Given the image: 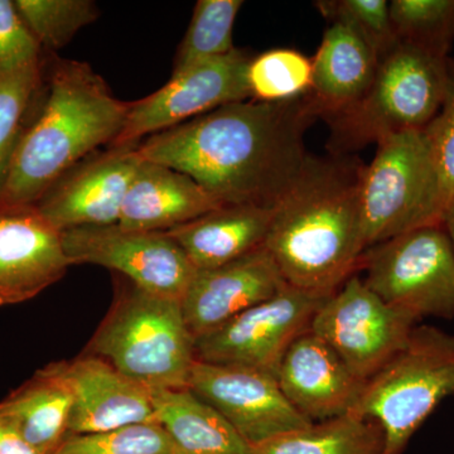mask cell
<instances>
[{
    "label": "cell",
    "mask_w": 454,
    "mask_h": 454,
    "mask_svg": "<svg viewBox=\"0 0 454 454\" xmlns=\"http://www.w3.org/2000/svg\"><path fill=\"white\" fill-rule=\"evenodd\" d=\"M303 98L227 104L136 145L142 160L190 176L223 205L274 208L297 181L316 121Z\"/></svg>",
    "instance_id": "obj_1"
},
{
    "label": "cell",
    "mask_w": 454,
    "mask_h": 454,
    "mask_svg": "<svg viewBox=\"0 0 454 454\" xmlns=\"http://www.w3.org/2000/svg\"><path fill=\"white\" fill-rule=\"evenodd\" d=\"M364 167L346 155H309L274 207L264 247L289 286L331 295L360 267L366 252Z\"/></svg>",
    "instance_id": "obj_2"
},
{
    "label": "cell",
    "mask_w": 454,
    "mask_h": 454,
    "mask_svg": "<svg viewBox=\"0 0 454 454\" xmlns=\"http://www.w3.org/2000/svg\"><path fill=\"white\" fill-rule=\"evenodd\" d=\"M49 55L37 114L18 146L0 206H33L68 169L109 146L130 103L85 62Z\"/></svg>",
    "instance_id": "obj_3"
},
{
    "label": "cell",
    "mask_w": 454,
    "mask_h": 454,
    "mask_svg": "<svg viewBox=\"0 0 454 454\" xmlns=\"http://www.w3.org/2000/svg\"><path fill=\"white\" fill-rule=\"evenodd\" d=\"M85 354L103 358L151 390L186 389L196 363L195 339L181 301L146 292L128 279Z\"/></svg>",
    "instance_id": "obj_4"
},
{
    "label": "cell",
    "mask_w": 454,
    "mask_h": 454,
    "mask_svg": "<svg viewBox=\"0 0 454 454\" xmlns=\"http://www.w3.org/2000/svg\"><path fill=\"white\" fill-rule=\"evenodd\" d=\"M448 61L400 42L379 62L364 97L325 121L331 154H351L402 131L424 130L443 103Z\"/></svg>",
    "instance_id": "obj_5"
},
{
    "label": "cell",
    "mask_w": 454,
    "mask_h": 454,
    "mask_svg": "<svg viewBox=\"0 0 454 454\" xmlns=\"http://www.w3.org/2000/svg\"><path fill=\"white\" fill-rule=\"evenodd\" d=\"M450 395L454 334L433 325H415L404 348L366 382L351 413L380 427L382 454H403L414 433Z\"/></svg>",
    "instance_id": "obj_6"
},
{
    "label": "cell",
    "mask_w": 454,
    "mask_h": 454,
    "mask_svg": "<svg viewBox=\"0 0 454 454\" xmlns=\"http://www.w3.org/2000/svg\"><path fill=\"white\" fill-rule=\"evenodd\" d=\"M361 206L366 250L420 227L443 225L437 167L424 130H406L378 143L364 167Z\"/></svg>",
    "instance_id": "obj_7"
},
{
    "label": "cell",
    "mask_w": 454,
    "mask_h": 454,
    "mask_svg": "<svg viewBox=\"0 0 454 454\" xmlns=\"http://www.w3.org/2000/svg\"><path fill=\"white\" fill-rule=\"evenodd\" d=\"M364 283L390 306L454 318V252L443 225L420 227L369 247Z\"/></svg>",
    "instance_id": "obj_8"
},
{
    "label": "cell",
    "mask_w": 454,
    "mask_h": 454,
    "mask_svg": "<svg viewBox=\"0 0 454 454\" xmlns=\"http://www.w3.org/2000/svg\"><path fill=\"white\" fill-rule=\"evenodd\" d=\"M419 317L390 306L357 276L349 277L317 310L309 331L324 340L361 381L399 354Z\"/></svg>",
    "instance_id": "obj_9"
},
{
    "label": "cell",
    "mask_w": 454,
    "mask_h": 454,
    "mask_svg": "<svg viewBox=\"0 0 454 454\" xmlns=\"http://www.w3.org/2000/svg\"><path fill=\"white\" fill-rule=\"evenodd\" d=\"M328 297L286 284L273 297L197 337L196 360L278 376L286 349L309 330Z\"/></svg>",
    "instance_id": "obj_10"
},
{
    "label": "cell",
    "mask_w": 454,
    "mask_h": 454,
    "mask_svg": "<svg viewBox=\"0 0 454 454\" xmlns=\"http://www.w3.org/2000/svg\"><path fill=\"white\" fill-rule=\"evenodd\" d=\"M252 55L235 49L172 74L158 91L130 103L113 148H136L148 137L178 127L227 104L250 100L247 73Z\"/></svg>",
    "instance_id": "obj_11"
},
{
    "label": "cell",
    "mask_w": 454,
    "mask_h": 454,
    "mask_svg": "<svg viewBox=\"0 0 454 454\" xmlns=\"http://www.w3.org/2000/svg\"><path fill=\"white\" fill-rule=\"evenodd\" d=\"M71 265L94 264L121 273L146 292L182 301L196 269L163 231L121 225L86 226L62 232Z\"/></svg>",
    "instance_id": "obj_12"
},
{
    "label": "cell",
    "mask_w": 454,
    "mask_h": 454,
    "mask_svg": "<svg viewBox=\"0 0 454 454\" xmlns=\"http://www.w3.org/2000/svg\"><path fill=\"white\" fill-rule=\"evenodd\" d=\"M188 389L216 409L250 446L312 423L289 403L271 373L196 360Z\"/></svg>",
    "instance_id": "obj_13"
},
{
    "label": "cell",
    "mask_w": 454,
    "mask_h": 454,
    "mask_svg": "<svg viewBox=\"0 0 454 454\" xmlns=\"http://www.w3.org/2000/svg\"><path fill=\"white\" fill-rule=\"evenodd\" d=\"M139 163L136 148L106 146L68 169L33 206L61 232L116 225Z\"/></svg>",
    "instance_id": "obj_14"
},
{
    "label": "cell",
    "mask_w": 454,
    "mask_h": 454,
    "mask_svg": "<svg viewBox=\"0 0 454 454\" xmlns=\"http://www.w3.org/2000/svg\"><path fill=\"white\" fill-rule=\"evenodd\" d=\"M70 267L62 232L35 206H0V306L32 300Z\"/></svg>",
    "instance_id": "obj_15"
},
{
    "label": "cell",
    "mask_w": 454,
    "mask_h": 454,
    "mask_svg": "<svg viewBox=\"0 0 454 454\" xmlns=\"http://www.w3.org/2000/svg\"><path fill=\"white\" fill-rule=\"evenodd\" d=\"M286 280L273 256L259 247L221 267L196 270L181 301L193 339L276 295Z\"/></svg>",
    "instance_id": "obj_16"
},
{
    "label": "cell",
    "mask_w": 454,
    "mask_h": 454,
    "mask_svg": "<svg viewBox=\"0 0 454 454\" xmlns=\"http://www.w3.org/2000/svg\"><path fill=\"white\" fill-rule=\"evenodd\" d=\"M277 378L289 403L312 423L351 413L366 384L309 330L286 349Z\"/></svg>",
    "instance_id": "obj_17"
},
{
    "label": "cell",
    "mask_w": 454,
    "mask_h": 454,
    "mask_svg": "<svg viewBox=\"0 0 454 454\" xmlns=\"http://www.w3.org/2000/svg\"><path fill=\"white\" fill-rule=\"evenodd\" d=\"M67 375L74 391L70 435L157 422L152 390L103 358L85 354L67 361Z\"/></svg>",
    "instance_id": "obj_18"
},
{
    "label": "cell",
    "mask_w": 454,
    "mask_h": 454,
    "mask_svg": "<svg viewBox=\"0 0 454 454\" xmlns=\"http://www.w3.org/2000/svg\"><path fill=\"white\" fill-rule=\"evenodd\" d=\"M223 206L195 179L164 164L140 158L118 225L142 231H168Z\"/></svg>",
    "instance_id": "obj_19"
},
{
    "label": "cell",
    "mask_w": 454,
    "mask_h": 454,
    "mask_svg": "<svg viewBox=\"0 0 454 454\" xmlns=\"http://www.w3.org/2000/svg\"><path fill=\"white\" fill-rule=\"evenodd\" d=\"M378 61L348 27L333 23L312 57V85L304 100L328 121L356 104L372 85Z\"/></svg>",
    "instance_id": "obj_20"
},
{
    "label": "cell",
    "mask_w": 454,
    "mask_h": 454,
    "mask_svg": "<svg viewBox=\"0 0 454 454\" xmlns=\"http://www.w3.org/2000/svg\"><path fill=\"white\" fill-rule=\"evenodd\" d=\"M274 208L223 205L166 232L196 270L221 267L264 247Z\"/></svg>",
    "instance_id": "obj_21"
},
{
    "label": "cell",
    "mask_w": 454,
    "mask_h": 454,
    "mask_svg": "<svg viewBox=\"0 0 454 454\" xmlns=\"http://www.w3.org/2000/svg\"><path fill=\"white\" fill-rule=\"evenodd\" d=\"M74 391L67 361L52 363L0 402V417L42 454H55L70 437Z\"/></svg>",
    "instance_id": "obj_22"
},
{
    "label": "cell",
    "mask_w": 454,
    "mask_h": 454,
    "mask_svg": "<svg viewBox=\"0 0 454 454\" xmlns=\"http://www.w3.org/2000/svg\"><path fill=\"white\" fill-rule=\"evenodd\" d=\"M155 419L182 454H253L225 418L186 389L152 390Z\"/></svg>",
    "instance_id": "obj_23"
},
{
    "label": "cell",
    "mask_w": 454,
    "mask_h": 454,
    "mask_svg": "<svg viewBox=\"0 0 454 454\" xmlns=\"http://www.w3.org/2000/svg\"><path fill=\"white\" fill-rule=\"evenodd\" d=\"M252 450L253 454H382L384 434L373 420L348 413L277 435Z\"/></svg>",
    "instance_id": "obj_24"
},
{
    "label": "cell",
    "mask_w": 454,
    "mask_h": 454,
    "mask_svg": "<svg viewBox=\"0 0 454 454\" xmlns=\"http://www.w3.org/2000/svg\"><path fill=\"white\" fill-rule=\"evenodd\" d=\"M46 64L47 59L38 67L0 80V196L20 140L40 107Z\"/></svg>",
    "instance_id": "obj_25"
},
{
    "label": "cell",
    "mask_w": 454,
    "mask_h": 454,
    "mask_svg": "<svg viewBox=\"0 0 454 454\" xmlns=\"http://www.w3.org/2000/svg\"><path fill=\"white\" fill-rule=\"evenodd\" d=\"M243 4L241 0H199L179 44L172 74L232 52V32Z\"/></svg>",
    "instance_id": "obj_26"
},
{
    "label": "cell",
    "mask_w": 454,
    "mask_h": 454,
    "mask_svg": "<svg viewBox=\"0 0 454 454\" xmlns=\"http://www.w3.org/2000/svg\"><path fill=\"white\" fill-rule=\"evenodd\" d=\"M250 100L288 103L307 97L312 85V59L293 49L252 56L247 73Z\"/></svg>",
    "instance_id": "obj_27"
},
{
    "label": "cell",
    "mask_w": 454,
    "mask_h": 454,
    "mask_svg": "<svg viewBox=\"0 0 454 454\" xmlns=\"http://www.w3.org/2000/svg\"><path fill=\"white\" fill-rule=\"evenodd\" d=\"M389 9L399 42L448 57L454 42V0H394Z\"/></svg>",
    "instance_id": "obj_28"
},
{
    "label": "cell",
    "mask_w": 454,
    "mask_h": 454,
    "mask_svg": "<svg viewBox=\"0 0 454 454\" xmlns=\"http://www.w3.org/2000/svg\"><path fill=\"white\" fill-rule=\"evenodd\" d=\"M14 4L47 55L65 49L80 29L100 16L91 0H14Z\"/></svg>",
    "instance_id": "obj_29"
},
{
    "label": "cell",
    "mask_w": 454,
    "mask_h": 454,
    "mask_svg": "<svg viewBox=\"0 0 454 454\" xmlns=\"http://www.w3.org/2000/svg\"><path fill=\"white\" fill-rule=\"evenodd\" d=\"M315 7L333 23L348 27L382 61L400 43L387 0H319Z\"/></svg>",
    "instance_id": "obj_30"
},
{
    "label": "cell",
    "mask_w": 454,
    "mask_h": 454,
    "mask_svg": "<svg viewBox=\"0 0 454 454\" xmlns=\"http://www.w3.org/2000/svg\"><path fill=\"white\" fill-rule=\"evenodd\" d=\"M55 454H182L158 422L70 435Z\"/></svg>",
    "instance_id": "obj_31"
},
{
    "label": "cell",
    "mask_w": 454,
    "mask_h": 454,
    "mask_svg": "<svg viewBox=\"0 0 454 454\" xmlns=\"http://www.w3.org/2000/svg\"><path fill=\"white\" fill-rule=\"evenodd\" d=\"M47 56L20 17L14 0H0V80L38 67Z\"/></svg>",
    "instance_id": "obj_32"
},
{
    "label": "cell",
    "mask_w": 454,
    "mask_h": 454,
    "mask_svg": "<svg viewBox=\"0 0 454 454\" xmlns=\"http://www.w3.org/2000/svg\"><path fill=\"white\" fill-rule=\"evenodd\" d=\"M441 182L444 211L454 196V59L448 61L443 103L437 115L424 128Z\"/></svg>",
    "instance_id": "obj_33"
},
{
    "label": "cell",
    "mask_w": 454,
    "mask_h": 454,
    "mask_svg": "<svg viewBox=\"0 0 454 454\" xmlns=\"http://www.w3.org/2000/svg\"><path fill=\"white\" fill-rule=\"evenodd\" d=\"M0 454H42L14 427L0 417Z\"/></svg>",
    "instance_id": "obj_34"
},
{
    "label": "cell",
    "mask_w": 454,
    "mask_h": 454,
    "mask_svg": "<svg viewBox=\"0 0 454 454\" xmlns=\"http://www.w3.org/2000/svg\"><path fill=\"white\" fill-rule=\"evenodd\" d=\"M443 227L446 230L448 238H450L454 252V196L450 203H448L446 211H444Z\"/></svg>",
    "instance_id": "obj_35"
}]
</instances>
